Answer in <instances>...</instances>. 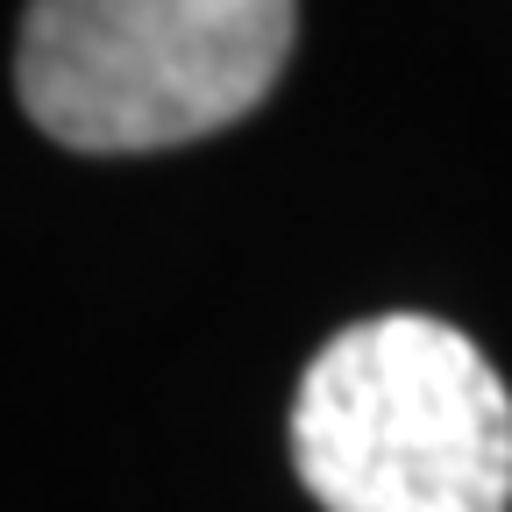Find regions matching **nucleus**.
<instances>
[{"mask_svg": "<svg viewBox=\"0 0 512 512\" xmlns=\"http://www.w3.org/2000/svg\"><path fill=\"white\" fill-rule=\"evenodd\" d=\"M292 463L328 512H505L512 392L463 328L377 313L306 363Z\"/></svg>", "mask_w": 512, "mask_h": 512, "instance_id": "f257e3e1", "label": "nucleus"}, {"mask_svg": "<svg viewBox=\"0 0 512 512\" xmlns=\"http://www.w3.org/2000/svg\"><path fill=\"white\" fill-rule=\"evenodd\" d=\"M292 22L299 0H29L15 93L64 150L200 143L278 86Z\"/></svg>", "mask_w": 512, "mask_h": 512, "instance_id": "f03ea898", "label": "nucleus"}]
</instances>
